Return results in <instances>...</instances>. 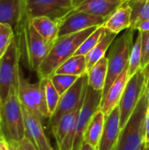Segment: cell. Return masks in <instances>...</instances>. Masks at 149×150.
<instances>
[{
	"label": "cell",
	"mask_w": 149,
	"mask_h": 150,
	"mask_svg": "<svg viewBox=\"0 0 149 150\" xmlns=\"http://www.w3.org/2000/svg\"><path fill=\"white\" fill-rule=\"evenodd\" d=\"M97 27H90L76 33L59 37L37 71L39 78H47L54 75L65 61L76 54L80 45Z\"/></svg>",
	"instance_id": "1"
},
{
	"label": "cell",
	"mask_w": 149,
	"mask_h": 150,
	"mask_svg": "<svg viewBox=\"0 0 149 150\" xmlns=\"http://www.w3.org/2000/svg\"><path fill=\"white\" fill-rule=\"evenodd\" d=\"M18 84L11 88L0 112V138L7 142H20L25 138L23 109L18 98Z\"/></svg>",
	"instance_id": "2"
},
{
	"label": "cell",
	"mask_w": 149,
	"mask_h": 150,
	"mask_svg": "<svg viewBox=\"0 0 149 150\" xmlns=\"http://www.w3.org/2000/svg\"><path fill=\"white\" fill-rule=\"evenodd\" d=\"M148 109L146 91L122 128L114 150H141L145 144V120Z\"/></svg>",
	"instance_id": "3"
},
{
	"label": "cell",
	"mask_w": 149,
	"mask_h": 150,
	"mask_svg": "<svg viewBox=\"0 0 149 150\" xmlns=\"http://www.w3.org/2000/svg\"><path fill=\"white\" fill-rule=\"evenodd\" d=\"M134 30L129 28L121 37H119L111 47L108 58V73L105 85L103 91L102 98L105 97L112 84L128 68L129 59L133 46Z\"/></svg>",
	"instance_id": "4"
},
{
	"label": "cell",
	"mask_w": 149,
	"mask_h": 150,
	"mask_svg": "<svg viewBox=\"0 0 149 150\" xmlns=\"http://www.w3.org/2000/svg\"><path fill=\"white\" fill-rule=\"evenodd\" d=\"M21 48L17 37L13 38L6 53L0 58V112L4 105L11 88L19 82V59Z\"/></svg>",
	"instance_id": "5"
},
{
	"label": "cell",
	"mask_w": 149,
	"mask_h": 150,
	"mask_svg": "<svg viewBox=\"0 0 149 150\" xmlns=\"http://www.w3.org/2000/svg\"><path fill=\"white\" fill-rule=\"evenodd\" d=\"M18 92L22 106L29 112L41 122L45 119H49L45 98L44 79H40L38 83H32L25 78L20 71Z\"/></svg>",
	"instance_id": "6"
},
{
	"label": "cell",
	"mask_w": 149,
	"mask_h": 150,
	"mask_svg": "<svg viewBox=\"0 0 149 150\" xmlns=\"http://www.w3.org/2000/svg\"><path fill=\"white\" fill-rule=\"evenodd\" d=\"M20 34L25 44L27 63L32 70L37 72L53 45L47 43L36 32L28 18L23 21L20 27Z\"/></svg>",
	"instance_id": "7"
},
{
	"label": "cell",
	"mask_w": 149,
	"mask_h": 150,
	"mask_svg": "<svg viewBox=\"0 0 149 150\" xmlns=\"http://www.w3.org/2000/svg\"><path fill=\"white\" fill-rule=\"evenodd\" d=\"M74 10L73 0H24L25 18L48 17L57 23Z\"/></svg>",
	"instance_id": "8"
},
{
	"label": "cell",
	"mask_w": 149,
	"mask_h": 150,
	"mask_svg": "<svg viewBox=\"0 0 149 150\" xmlns=\"http://www.w3.org/2000/svg\"><path fill=\"white\" fill-rule=\"evenodd\" d=\"M88 87V74L85 73L78 77L76 83L61 96L55 112L49 118L52 130L56 127L59 120L67 113L74 111L84 101Z\"/></svg>",
	"instance_id": "9"
},
{
	"label": "cell",
	"mask_w": 149,
	"mask_h": 150,
	"mask_svg": "<svg viewBox=\"0 0 149 150\" xmlns=\"http://www.w3.org/2000/svg\"><path fill=\"white\" fill-rule=\"evenodd\" d=\"M146 91V81L144 69H141L129 77L124 93L119 104L120 112L121 130L126 126L130 116L137 106L142 94Z\"/></svg>",
	"instance_id": "10"
},
{
	"label": "cell",
	"mask_w": 149,
	"mask_h": 150,
	"mask_svg": "<svg viewBox=\"0 0 149 150\" xmlns=\"http://www.w3.org/2000/svg\"><path fill=\"white\" fill-rule=\"evenodd\" d=\"M103 91H96L88 85L83 104L81 107L80 113L75 129V137L72 150H79L83 142L84 133L95 112L100 109Z\"/></svg>",
	"instance_id": "11"
},
{
	"label": "cell",
	"mask_w": 149,
	"mask_h": 150,
	"mask_svg": "<svg viewBox=\"0 0 149 150\" xmlns=\"http://www.w3.org/2000/svg\"><path fill=\"white\" fill-rule=\"evenodd\" d=\"M105 18L84 12L72 11L58 22L59 37L76 33L90 27L103 25Z\"/></svg>",
	"instance_id": "12"
},
{
	"label": "cell",
	"mask_w": 149,
	"mask_h": 150,
	"mask_svg": "<svg viewBox=\"0 0 149 150\" xmlns=\"http://www.w3.org/2000/svg\"><path fill=\"white\" fill-rule=\"evenodd\" d=\"M124 4L125 0H73V11L102 17L107 20Z\"/></svg>",
	"instance_id": "13"
},
{
	"label": "cell",
	"mask_w": 149,
	"mask_h": 150,
	"mask_svg": "<svg viewBox=\"0 0 149 150\" xmlns=\"http://www.w3.org/2000/svg\"><path fill=\"white\" fill-rule=\"evenodd\" d=\"M25 137L36 148L37 150H54L51 147L43 129L42 122L22 106Z\"/></svg>",
	"instance_id": "14"
},
{
	"label": "cell",
	"mask_w": 149,
	"mask_h": 150,
	"mask_svg": "<svg viewBox=\"0 0 149 150\" xmlns=\"http://www.w3.org/2000/svg\"><path fill=\"white\" fill-rule=\"evenodd\" d=\"M120 112L119 105L105 117L104 131L97 150H114L120 135Z\"/></svg>",
	"instance_id": "15"
},
{
	"label": "cell",
	"mask_w": 149,
	"mask_h": 150,
	"mask_svg": "<svg viewBox=\"0 0 149 150\" xmlns=\"http://www.w3.org/2000/svg\"><path fill=\"white\" fill-rule=\"evenodd\" d=\"M25 19L24 0H0V23L10 25L17 34Z\"/></svg>",
	"instance_id": "16"
},
{
	"label": "cell",
	"mask_w": 149,
	"mask_h": 150,
	"mask_svg": "<svg viewBox=\"0 0 149 150\" xmlns=\"http://www.w3.org/2000/svg\"><path fill=\"white\" fill-rule=\"evenodd\" d=\"M128 79V68H126L115 80V82L112 84V86L105 95V97L102 98L100 110L105 117L109 115L116 106L119 105Z\"/></svg>",
	"instance_id": "17"
},
{
	"label": "cell",
	"mask_w": 149,
	"mask_h": 150,
	"mask_svg": "<svg viewBox=\"0 0 149 150\" xmlns=\"http://www.w3.org/2000/svg\"><path fill=\"white\" fill-rule=\"evenodd\" d=\"M132 12L133 10L131 6L124 4L107 18L104 26L116 34L123 30L129 29L132 25Z\"/></svg>",
	"instance_id": "18"
},
{
	"label": "cell",
	"mask_w": 149,
	"mask_h": 150,
	"mask_svg": "<svg viewBox=\"0 0 149 150\" xmlns=\"http://www.w3.org/2000/svg\"><path fill=\"white\" fill-rule=\"evenodd\" d=\"M29 20L36 32L47 43L54 44L59 38V25L56 21L45 16L35 17Z\"/></svg>",
	"instance_id": "19"
},
{
	"label": "cell",
	"mask_w": 149,
	"mask_h": 150,
	"mask_svg": "<svg viewBox=\"0 0 149 150\" xmlns=\"http://www.w3.org/2000/svg\"><path fill=\"white\" fill-rule=\"evenodd\" d=\"M117 34L110 32L105 28V33L97 44L85 55L87 62V72L90 70L100 59L105 56L106 51L110 48L113 43Z\"/></svg>",
	"instance_id": "20"
},
{
	"label": "cell",
	"mask_w": 149,
	"mask_h": 150,
	"mask_svg": "<svg viewBox=\"0 0 149 150\" xmlns=\"http://www.w3.org/2000/svg\"><path fill=\"white\" fill-rule=\"evenodd\" d=\"M105 116L99 109L93 115L83 135V142L90 144L95 149H97L98 144L104 131Z\"/></svg>",
	"instance_id": "21"
},
{
	"label": "cell",
	"mask_w": 149,
	"mask_h": 150,
	"mask_svg": "<svg viewBox=\"0 0 149 150\" xmlns=\"http://www.w3.org/2000/svg\"><path fill=\"white\" fill-rule=\"evenodd\" d=\"M108 73L107 56L100 59L90 70H88V85L96 91H104Z\"/></svg>",
	"instance_id": "22"
},
{
	"label": "cell",
	"mask_w": 149,
	"mask_h": 150,
	"mask_svg": "<svg viewBox=\"0 0 149 150\" xmlns=\"http://www.w3.org/2000/svg\"><path fill=\"white\" fill-rule=\"evenodd\" d=\"M56 74H66L80 76L87 73V62L85 55L74 54L65 61L55 71Z\"/></svg>",
	"instance_id": "23"
},
{
	"label": "cell",
	"mask_w": 149,
	"mask_h": 150,
	"mask_svg": "<svg viewBox=\"0 0 149 150\" xmlns=\"http://www.w3.org/2000/svg\"><path fill=\"white\" fill-rule=\"evenodd\" d=\"M125 4H129L133 10L132 25L130 28L140 22L149 20V2H141L135 0H125Z\"/></svg>",
	"instance_id": "24"
},
{
	"label": "cell",
	"mask_w": 149,
	"mask_h": 150,
	"mask_svg": "<svg viewBox=\"0 0 149 150\" xmlns=\"http://www.w3.org/2000/svg\"><path fill=\"white\" fill-rule=\"evenodd\" d=\"M141 57H142V40L141 33L138 31V35L133 43L129 64H128V75L129 77L134 75L137 71L141 69Z\"/></svg>",
	"instance_id": "25"
},
{
	"label": "cell",
	"mask_w": 149,
	"mask_h": 150,
	"mask_svg": "<svg viewBox=\"0 0 149 150\" xmlns=\"http://www.w3.org/2000/svg\"><path fill=\"white\" fill-rule=\"evenodd\" d=\"M43 79H44V85H45V98H46L48 115L50 118L53 115V113L55 112L61 96L56 91V89L54 88L50 77L43 78Z\"/></svg>",
	"instance_id": "26"
},
{
	"label": "cell",
	"mask_w": 149,
	"mask_h": 150,
	"mask_svg": "<svg viewBox=\"0 0 149 150\" xmlns=\"http://www.w3.org/2000/svg\"><path fill=\"white\" fill-rule=\"evenodd\" d=\"M105 27L104 26V25L97 27V29L83 40V42L80 45V47H78L75 54L76 55H86L101 40V38L103 37L105 33Z\"/></svg>",
	"instance_id": "27"
},
{
	"label": "cell",
	"mask_w": 149,
	"mask_h": 150,
	"mask_svg": "<svg viewBox=\"0 0 149 150\" xmlns=\"http://www.w3.org/2000/svg\"><path fill=\"white\" fill-rule=\"evenodd\" d=\"M79 76H71V75H66V74H56L54 73L50 76V79L60 94L61 96L64 94L78 79Z\"/></svg>",
	"instance_id": "28"
},
{
	"label": "cell",
	"mask_w": 149,
	"mask_h": 150,
	"mask_svg": "<svg viewBox=\"0 0 149 150\" xmlns=\"http://www.w3.org/2000/svg\"><path fill=\"white\" fill-rule=\"evenodd\" d=\"M15 35V32L10 25L0 23V58L6 53Z\"/></svg>",
	"instance_id": "29"
},
{
	"label": "cell",
	"mask_w": 149,
	"mask_h": 150,
	"mask_svg": "<svg viewBox=\"0 0 149 150\" xmlns=\"http://www.w3.org/2000/svg\"><path fill=\"white\" fill-rule=\"evenodd\" d=\"M141 40H142L141 69H144L149 63V31L141 32Z\"/></svg>",
	"instance_id": "30"
},
{
	"label": "cell",
	"mask_w": 149,
	"mask_h": 150,
	"mask_svg": "<svg viewBox=\"0 0 149 150\" xmlns=\"http://www.w3.org/2000/svg\"><path fill=\"white\" fill-rule=\"evenodd\" d=\"M18 150H37L36 148L25 137L20 142H17Z\"/></svg>",
	"instance_id": "31"
},
{
	"label": "cell",
	"mask_w": 149,
	"mask_h": 150,
	"mask_svg": "<svg viewBox=\"0 0 149 150\" xmlns=\"http://www.w3.org/2000/svg\"><path fill=\"white\" fill-rule=\"evenodd\" d=\"M134 31H140V32H145V31H149V20H145L142 22H140L139 24L135 25L134 26L132 27Z\"/></svg>",
	"instance_id": "32"
},
{
	"label": "cell",
	"mask_w": 149,
	"mask_h": 150,
	"mask_svg": "<svg viewBox=\"0 0 149 150\" xmlns=\"http://www.w3.org/2000/svg\"><path fill=\"white\" fill-rule=\"evenodd\" d=\"M145 144L149 146V106L145 120Z\"/></svg>",
	"instance_id": "33"
},
{
	"label": "cell",
	"mask_w": 149,
	"mask_h": 150,
	"mask_svg": "<svg viewBox=\"0 0 149 150\" xmlns=\"http://www.w3.org/2000/svg\"><path fill=\"white\" fill-rule=\"evenodd\" d=\"M145 73V81H146V91L149 89V63L143 69Z\"/></svg>",
	"instance_id": "34"
},
{
	"label": "cell",
	"mask_w": 149,
	"mask_h": 150,
	"mask_svg": "<svg viewBox=\"0 0 149 150\" xmlns=\"http://www.w3.org/2000/svg\"><path fill=\"white\" fill-rule=\"evenodd\" d=\"M0 150H10L8 142L3 138H0Z\"/></svg>",
	"instance_id": "35"
},
{
	"label": "cell",
	"mask_w": 149,
	"mask_h": 150,
	"mask_svg": "<svg viewBox=\"0 0 149 150\" xmlns=\"http://www.w3.org/2000/svg\"><path fill=\"white\" fill-rule=\"evenodd\" d=\"M79 150H96V149H95L94 148H92V147H91L90 144H88L87 142H83Z\"/></svg>",
	"instance_id": "36"
},
{
	"label": "cell",
	"mask_w": 149,
	"mask_h": 150,
	"mask_svg": "<svg viewBox=\"0 0 149 150\" xmlns=\"http://www.w3.org/2000/svg\"><path fill=\"white\" fill-rule=\"evenodd\" d=\"M9 144V149L10 150H18L17 148V142H10Z\"/></svg>",
	"instance_id": "37"
},
{
	"label": "cell",
	"mask_w": 149,
	"mask_h": 150,
	"mask_svg": "<svg viewBox=\"0 0 149 150\" xmlns=\"http://www.w3.org/2000/svg\"><path fill=\"white\" fill-rule=\"evenodd\" d=\"M141 150H149V146H147L146 144H144Z\"/></svg>",
	"instance_id": "38"
},
{
	"label": "cell",
	"mask_w": 149,
	"mask_h": 150,
	"mask_svg": "<svg viewBox=\"0 0 149 150\" xmlns=\"http://www.w3.org/2000/svg\"><path fill=\"white\" fill-rule=\"evenodd\" d=\"M146 94H147V98H148V106H149V89L146 91Z\"/></svg>",
	"instance_id": "39"
},
{
	"label": "cell",
	"mask_w": 149,
	"mask_h": 150,
	"mask_svg": "<svg viewBox=\"0 0 149 150\" xmlns=\"http://www.w3.org/2000/svg\"><path fill=\"white\" fill-rule=\"evenodd\" d=\"M135 1H141V2H146V1H148L149 0H135Z\"/></svg>",
	"instance_id": "40"
},
{
	"label": "cell",
	"mask_w": 149,
	"mask_h": 150,
	"mask_svg": "<svg viewBox=\"0 0 149 150\" xmlns=\"http://www.w3.org/2000/svg\"><path fill=\"white\" fill-rule=\"evenodd\" d=\"M96 150H97V149H96Z\"/></svg>",
	"instance_id": "41"
}]
</instances>
